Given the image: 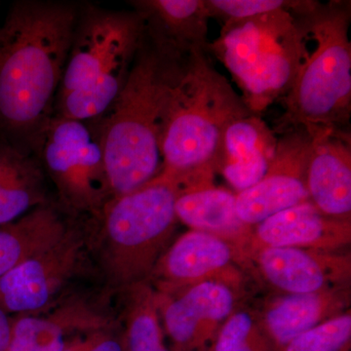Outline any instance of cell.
<instances>
[{
  "label": "cell",
  "mask_w": 351,
  "mask_h": 351,
  "mask_svg": "<svg viewBox=\"0 0 351 351\" xmlns=\"http://www.w3.org/2000/svg\"><path fill=\"white\" fill-rule=\"evenodd\" d=\"M152 43L181 56L208 51V14L204 0L131 1Z\"/></svg>",
  "instance_id": "16"
},
{
  "label": "cell",
  "mask_w": 351,
  "mask_h": 351,
  "mask_svg": "<svg viewBox=\"0 0 351 351\" xmlns=\"http://www.w3.org/2000/svg\"><path fill=\"white\" fill-rule=\"evenodd\" d=\"M143 36L144 25L135 11L80 4L54 114L101 119L123 89Z\"/></svg>",
  "instance_id": "4"
},
{
  "label": "cell",
  "mask_w": 351,
  "mask_h": 351,
  "mask_svg": "<svg viewBox=\"0 0 351 351\" xmlns=\"http://www.w3.org/2000/svg\"><path fill=\"white\" fill-rule=\"evenodd\" d=\"M125 351H173L164 343L157 293L147 283L127 291Z\"/></svg>",
  "instance_id": "22"
},
{
  "label": "cell",
  "mask_w": 351,
  "mask_h": 351,
  "mask_svg": "<svg viewBox=\"0 0 351 351\" xmlns=\"http://www.w3.org/2000/svg\"><path fill=\"white\" fill-rule=\"evenodd\" d=\"M38 158L57 189L58 203L77 217H94L113 198L97 122L54 115Z\"/></svg>",
  "instance_id": "8"
},
{
  "label": "cell",
  "mask_w": 351,
  "mask_h": 351,
  "mask_svg": "<svg viewBox=\"0 0 351 351\" xmlns=\"http://www.w3.org/2000/svg\"><path fill=\"white\" fill-rule=\"evenodd\" d=\"M193 55L162 49L144 32L123 89L105 114L95 120L113 197L133 193L160 174L171 95Z\"/></svg>",
  "instance_id": "2"
},
{
  "label": "cell",
  "mask_w": 351,
  "mask_h": 351,
  "mask_svg": "<svg viewBox=\"0 0 351 351\" xmlns=\"http://www.w3.org/2000/svg\"><path fill=\"white\" fill-rule=\"evenodd\" d=\"M171 294L176 295L157 293V300L173 351L206 350L234 313L233 289L221 281H204Z\"/></svg>",
  "instance_id": "11"
},
{
  "label": "cell",
  "mask_w": 351,
  "mask_h": 351,
  "mask_svg": "<svg viewBox=\"0 0 351 351\" xmlns=\"http://www.w3.org/2000/svg\"><path fill=\"white\" fill-rule=\"evenodd\" d=\"M346 287L308 294L285 295L270 302L263 317V332L277 351L302 332L346 313L350 304Z\"/></svg>",
  "instance_id": "20"
},
{
  "label": "cell",
  "mask_w": 351,
  "mask_h": 351,
  "mask_svg": "<svg viewBox=\"0 0 351 351\" xmlns=\"http://www.w3.org/2000/svg\"><path fill=\"white\" fill-rule=\"evenodd\" d=\"M278 137L261 117L251 113L234 120L223 135L218 172L237 193L258 184L269 171Z\"/></svg>",
  "instance_id": "17"
},
{
  "label": "cell",
  "mask_w": 351,
  "mask_h": 351,
  "mask_svg": "<svg viewBox=\"0 0 351 351\" xmlns=\"http://www.w3.org/2000/svg\"><path fill=\"white\" fill-rule=\"evenodd\" d=\"M210 19L228 21L248 19L278 10L299 12L308 1L286 0H204Z\"/></svg>",
  "instance_id": "24"
},
{
  "label": "cell",
  "mask_w": 351,
  "mask_h": 351,
  "mask_svg": "<svg viewBox=\"0 0 351 351\" xmlns=\"http://www.w3.org/2000/svg\"><path fill=\"white\" fill-rule=\"evenodd\" d=\"M307 36L314 41L292 87L283 98L280 132L348 128L351 113L350 4L311 1L300 12Z\"/></svg>",
  "instance_id": "6"
},
{
  "label": "cell",
  "mask_w": 351,
  "mask_h": 351,
  "mask_svg": "<svg viewBox=\"0 0 351 351\" xmlns=\"http://www.w3.org/2000/svg\"><path fill=\"white\" fill-rule=\"evenodd\" d=\"M350 311L330 318L302 332L278 351H350Z\"/></svg>",
  "instance_id": "23"
},
{
  "label": "cell",
  "mask_w": 351,
  "mask_h": 351,
  "mask_svg": "<svg viewBox=\"0 0 351 351\" xmlns=\"http://www.w3.org/2000/svg\"><path fill=\"white\" fill-rule=\"evenodd\" d=\"M246 258L232 242L191 230L168 247L151 278L156 277L161 294H171L204 281L230 285L226 278L228 270L232 269L233 263H244Z\"/></svg>",
  "instance_id": "12"
},
{
  "label": "cell",
  "mask_w": 351,
  "mask_h": 351,
  "mask_svg": "<svg viewBox=\"0 0 351 351\" xmlns=\"http://www.w3.org/2000/svg\"><path fill=\"white\" fill-rule=\"evenodd\" d=\"M263 278L286 295L308 294L346 286L350 256L331 252L267 247L251 254Z\"/></svg>",
  "instance_id": "13"
},
{
  "label": "cell",
  "mask_w": 351,
  "mask_h": 351,
  "mask_svg": "<svg viewBox=\"0 0 351 351\" xmlns=\"http://www.w3.org/2000/svg\"><path fill=\"white\" fill-rule=\"evenodd\" d=\"M38 157L24 156L0 144V186L41 169Z\"/></svg>",
  "instance_id": "26"
},
{
  "label": "cell",
  "mask_w": 351,
  "mask_h": 351,
  "mask_svg": "<svg viewBox=\"0 0 351 351\" xmlns=\"http://www.w3.org/2000/svg\"><path fill=\"white\" fill-rule=\"evenodd\" d=\"M77 218L58 201L48 199L12 223L0 226V278L59 241Z\"/></svg>",
  "instance_id": "19"
},
{
  "label": "cell",
  "mask_w": 351,
  "mask_h": 351,
  "mask_svg": "<svg viewBox=\"0 0 351 351\" xmlns=\"http://www.w3.org/2000/svg\"><path fill=\"white\" fill-rule=\"evenodd\" d=\"M267 341L263 339L262 334L258 331L239 351H267Z\"/></svg>",
  "instance_id": "30"
},
{
  "label": "cell",
  "mask_w": 351,
  "mask_h": 351,
  "mask_svg": "<svg viewBox=\"0 0 351 351\" xmlns=\"http://www.w3.org/2000/svg\"><path fill=\"white\" fill-rule=\"evenodd\" d=\"M258 332L250 313L234 311L219 328L206 351H239Z\"/></svg>",
  "instance_id": "25"
},
{
  "label": "cell",
  "mask_w": 351,
  "mask_h": 351,
  "mask_svg": "<svg viewBox=\"0 0 351 351\" xmlns=\"http://www.w3.org/2000/svg\"><path fill=\"white\" fill-rule=\"evenodd\" d=\"M251 113L228 78L215 69L210 53L193 54L171 95L159 175L182 186L214 182L226 128Z\"/></svg>",
  "instance_id": "3"
},
{
  "label": "cell",
  "mask_w": 351,
  "mask_h": 351,
  "mask_svg": "<svg viewBox=\"0 0 351 351\" xmlns=\"http://www.w3.org/2000/svg\"><path fill=\"white\" fill-rule=\"evenodd\" d=\"M108 326V321L84 302H69L47 315L21 314L12 318L6 351H63L69 335Z\"/></svg>",
  "instance_id": "21"
},
{
  "label": "cell",
  "mask_w": 351,
  "mask_h": 351,
  "mask_svg": "<svg viewBox=\"0 0 351 351\" xmlns=\"http://www.w3.org/2000/svg\"><path fill=\"white\" fill-rule=\"evenodd\" d=\"M351 241L350 221L330 218L311 200L274 215L252 230L248 257L267 247H293L336 253Z\"/></svg>",
  "instance_id": "15"
},
{
  "label": "cell",
  "mask_w": 351,
  "mask_h": 351,
  "mask_svg": "<svg viewBox=\"0 0 351 351\" xmlns=\"http://www.w3.org/2000/svg\"><path fill=\"white\" fill-rule=\"evenodd\" d=\"M174 180L158 175L144 186L113 197L90 218V249L108 288L127 291L147 283L168 249L178 219L175 204L181 193Z\"/></svg>",
  "instance_id": "5"
},
{
  "label": "cell",
  "mask_w": 351,
  "mask_h": 351,
  "mask_svg": "<svg viewBox=\"0 0 351 351\" xmlns=\"http://www.w3.org/2000/svg\"><path fill=\"white\" fill-rule=\"evenodd\" d=\"M178 221L191 230L217 235L232 242L248 258L253 228L242 223L237 213V193L214 182L182 189L175 204Z\"/></svg>",
  "instance_id": "18"
},
{
  "label": "cell",
  "mask_w": 351,
  "mask_h": 351,
  "mask_svg": "<svg viewBox=\"0 0 351 351\" xmlns=\"http://www.w3.org/2000/svg\"><path fill=\"white\" fill-rule=\"evenodd\" d=\"M90 351H125L124 338L114 336L110 330Z\"/></svg>",
  "instance_id": "28"
},
{
  "label": "cell",
  "mask_w": 351,
  "mask_h": 351,
  "mask_svg": "<svg viewBox=\"0 0 351 351\" xmlns=\"http://www.w3.org/2000/svg\"><path fill=\"white\" fill-rule=\"evenodd\" d=\"M108 331H110V327L77 335L69 339L63 351H90Z\"/></svg>",
  "instance_id": "27"
},
{
  "label": "cell",
  "mask_w": 351,
  "mask_h": 351,
  "mask_svg": "<svg viewBox=\"0 0 351 351\" xmlns=\"http://www.w3.org/2000/svg\"><path fill=\"white\" fill-rule=\"evenodd\" d=\"M80 4L20 0L0 25V144L38 157L54 117Z\"/></svg>",
  "instance_id": "1"
},
{
  "label": "cell",
  "mask_w": 351,
  "mask_h": 351,
  "mask_svg": "<svg viewBox=\"0 0 351 351\" xmlns=\"http://www.w3.org/2000/svg\"><path fill=\"white\" fill-rule=\"evenodd\" d=\"M306 43L300 13L278 10L223 23L208 51L230 71L249 110L261 115L292 87Z\"/></svg>",
  "instance_id": "7"
},
{
  "label": "cell",
  "mask_w": 351,
  "mask_h": 351,
  "mask_svg": "<svg viewBox=\"0 0 351 351\" xmlns=\"http://www.w3.org/2000/svg\"><path fill=\"white\" fill-rule=\"evenodd\" d=\"M306 184L309 200L321 213L330 218L350 221V130L325 129L311 134Z\"/></svg>",
  "instance_id": "14"
},
{
  "label": "cell",
  "mask_w": 351,
  "mask_h": 351,
  "mask_svg": "<svg viewBox=\"0 0 351 351\" xmlns=\"http://www.w3.org/2000/svg\"><path fill=\"white\" fill-rule=\"evenodd\" d=\"M12 330V318L9 314L0 309V351H6L8 348Z\"/></svg>",
  "instance_id": "29"
},
{
  "label": "cell",
  "mask_w": 351,
  "mask_h": 351,
  "mask_svg": "<svg viewBox=\"0 0 351 351\" xmlns=\"http://www.w3.org/2000/svg\"><path fill=\"white\" fill-rule=\"evenodd\" d=\"M269 171L255 186L237 193V213L245 225L258 226L274 215L309 200L306 184L311 135L304 129L283 132Z\"/></svg>",
  "instance_id": "10"
},
{
  "label": "cell",
  "mask_w": 351,
  "mask_h": 351,
  "mask_svg": "<svg viewBox=\"0 0 351 351\" xmlns=\"http://www.w3.org/2000/svg\"><path fill=\"white\" fill-rule=\"evenodd\" d=\"M91 226L80 217L59 241L0 278V309L7 314H34L49 306L84 260Z\"/></svg>",
  "instance_id": "9"
}]
</instances>
